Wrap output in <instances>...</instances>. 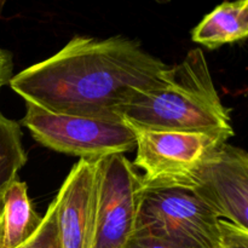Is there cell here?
Wrapping results in <instances>:
<instances>
[{
    "label": "cell",
    "mask_w": 248,
    "mask_h": 248,
    "mask_svg": "<svg viewBox=\"0 0 248 248\" xmlns=\"http://www.w3.org/2000/svg\"><path fill=\"white\" fill-rule=\"evenodd\" d=\"M170 67L127 36L78 35L9 85L26 103L52 113L121 120L136 97L166 81Z\"/></svg>",
    "instance_id": "6da1fadb"
},
{
    "label": "cell",
    "mask_w": 248,
    "mask_h": 248,
    "mask_svg": "<svg viewBox=\"0 0 248 248\" xmlns=\"http://www.w3.org/2000/svg\"><path fill=\"white\" fill-rule=\"evenodd\" d=\"M120 118L150 130L201 132L228 142L234 136L230 111L222 103L205 53L193 48L171 65L164 84L140 93Z\"/></svg>",
    "instance_id": "7a4b0ae2"
},
{
    "label": "cell",
    "mask_w": 248,
    "mask_h": 248,
    "mask_svg": "<svg viewBox=\"0 0 248 248\" xmlns=\"http://www.w3.org/2000/svg\"><path fill=\"white\" fill-rule=\"evenodd\" d=\"M127 125L136 136L137 154L132 165L143 171L140 190L193 189L208 159L220 145L228 143L201 132L150 130Z\"/></svg>",
    "instance_id": "3957f363"
},
{
    "label": "cell",
    "mask_w": 248,
    "mask_h": 248,
    "mask_svg": "<svg viewBox=\"0 0 248 248\" xmlns=\"http://www.w3.org/2000/svg\"><path fill=\"white\" fill-rule=\"evenodd\" d=\"M22 125L44 147L82 160L125 154L136 148L132 128L121 120L65 115L26 103Z\"/></svg>",
    "instance_id": "277c9868"
},
{
    "label": "cell",
    "mask_w": 248,
    "mask_h": 248,
    "mask_svg": "<svg viewBox=\"0 0 248 248\" xmlns=\"http://www.w3.org/2000/svg\"><path fill=\"white\" fill-rule=\"evenodd\" d=\"M219 220L191 189H147L140 190L133 234L184 248H218Z\"/></svg>",
    "instance_id": "5b68a950"
},
{
    "label": "cell",
    "mask_w": 248,
    "mask_h": 248,
    "mask_svg": "<svg viewBox=\"0 0 248 248\" xmlns=\"http://www.w3.org/2000/svg\"><path fill=\"white\" fill-rule=\"evenodd\" d=\"M93 246L125 248L135 232L140 176L123 154L94 160Z\"/></svg>",
    "instance_id": "8992f818"
},
{
    "label": "cell",
    "mask_w": 248,
    "mask_h": 248,
    "mask_svg": "<svg viewBox=\"0 0 248 248\" xmlns=\"http://www.w3.org/2000/svg\"><path fill=\"white\" fill-rule=\"evenodd\" d=\"M191 190L219 219L248 230V154L244 149L220 145Z\"/></svg>",
    "instance_id": "52a82bcc"
},
{
    "label": "cell",
    "mask_w": 248,
    "mask_h": 248,
    "mask_svg": "<svg viewBox=\"0 0 248 248\" xmlns=\"http://www.w3.org/2000/svg\"><path fill=\"white\" fill-rule=\"evenodd\" d=\"M60 248L93 246L94 162L80 159L53 199Z\"/></svg>",
    "instance_id": "ba28073f"
},
{
    "label": "cell",
    "mask_w": 248,
    "mask_h": 248,
    "mask_svg": "<svg viewBox=\"0 0 248 248\" xmlns=\"http://www.w3.org/2000/svg\"><path fill=\"white\" fill-rule=\"evenodd\" d=\"M248 35V0L224 1L206 15L191 31V40L216 50Z\"/></svg>",
    "instance_id": "9c48e42d"
},
{
    "label": "cell",
    "mask_w": 248,
    "mask_h": 248,
    "mask_svg": "<svg viewBox=\"0 0 248 248\" xmlns=\"http://www.w3.org/2000/svg\"><path fill=\"white\" fill-rule=\"evenodd\" d=\"M24 182L15 179L2 196L0 210V248H17L27 241L41 223Z\"/></svg>",
    "instance_id": "30bf717a"
},
{
    "label": "cell",
    "mask_w": 248,
    "mask_h": 248,
    "mask_svg": "<svg viewBox=\"0 0 248 248\" xmlns=\"http://www.w3.org/2000/svg\"><path fill=\"white\" fill-rule=\"evenodd\" d=\"M26 164L21 126L0 113V210L5 190Z\"/></svg>",
    "instance_id": "8fae6325"
},
{
    "label": "cell",
    "mask_w": 248,
    "mask_h": 248,
    "mask_svg": "<svg viewBox=\"0 0 248 248\" xmlns=\"http://www.w3.org/2000/svg\"><path fill=\"white\" fill-rule=\"evenodd\" d=\"M17 248H60L56 225L55 202H51L36 232Z\"/></svg>",
    "instance_id": "7c38bea8"
},
{
    "label": "cell",
    "mask_w": 248,
    "mask_h": 248,
    "mask_svg": "<svg viewBox=\"0 0 248 248\" xmlns=\"http://www.w3.org/2000/svg\"><path fill=\"white\" fill-rule=\"evenodd\" d=\"M218 248H248V230L220 219Z\"/></svg>",
    "instance_id": "4fadbf2b"
},
{
    "label": "cell",
    "mask_w": 248,
    "mask_h": 248,
    "mask_svg": "<svg viewBox=\"0 0 248 248\" xmlns=\"http://www.w3.org/2000/svg\"><path fill=\"white\" fill-rule=\"evenodd\" d=\"M125 248H184L164 239L145 234H133Z\"/></svg>",
    "instance_id": "5bb4252c"
},
{
    "label": "cell",
    "mask_w": 248,
    "mask_h": 248,
    "mask_svg": "<svg viewBox=\"0 0 248 248\" xmlns=\"http://www.w3.org/2000/svg\"><path fill=\"white\" fill-rule=\"evenodd\" d=\"M14 77V60L10 51L0 47V93Z\"/></svg>",
    "instance_id": "9a60e30c"
}]
</instances>
